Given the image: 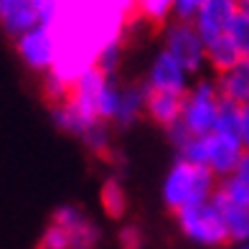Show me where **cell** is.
I'll list each match as a JSON object with an SVG mask.
<instances>
[{
    "mask_svg": "<svg viewBox=\"0 0 249 249\" xmlns=\"http://www.w3.org/2000/svg\"><path fill=\"white\" fill-rule=\"evenodd\" d=\"M219 178L213 176L209 168L203 165H194L176 158V163L168 168V173L163 178V203L173 213L183 211L188 206H196V203L211 201L216 194Z\"/></svg>",
    "mask_w": 249,
    "mask_h": 249,
    "instance_id": "6da1fadb",
    "label": "cell"
},
{
    "mask_svg": "<svg viewBox=\"0 0 249 249\" xmlns=\"http://www.w3.org/2000/svg\"><path fill=\"white\" fill-rule=\"evenodd\" d=\"M178 229L191 244L201 249H224L229 247V231H226L224 211L216 198L188 206L176 213Z\"/></svg>",
    "mask_w": 249,
    "mask_h": 249,
    "instance_id": "7a4b0ae2",
    "label": "cell"
},
{
    "mask_svg": "<svg viewBox=\"0 0 249 249\" xmlns=\"http://www.w3.org/2000/svg\"><path fill=\"white\" fill-rule=\"evenodd\" d=\"M221 107V94L216 79H196L183 94V109H180V124L191 135H209L216 127Z\"/></svg>",
    "mask_w": 249,
    "mask_h": 249,
    "instance_id": "3957f363",
    "label": "cell"
},
{
    "mask_svg": "<svg viewBox=\"0 0 249 249\" xmlns=\"http://www.w3.org/2000/svg\"><path fill=\"white\" fill-rule=\"evenodd\" d=\"M163 49L191 76H196L206 66V43H203V38L198 36V31L191 20L173 18L171 23L163 26Z\"/></svg>",
    "mask_w": 249,
    "mask_h": 249,
    "instance_id": "277c9868",
    "label": "cell"
},
{
    "mask_svg": "<svg viewBox=\"0 0 249 249\" xmlns=\"http://www.w3.org/2000/svg\"><path fill=\"white\" fill-rule=\"evenodd\" d=\"M16 51L20 56V61L31 71L49 74L56 66V59H59V38H56V31L46 23L33 26L23 36L16 38Z\"/></svg>",
    "mask_w": 249,
    "mask_h": 249,
    "instance_id": "5b68a950",
    "label": "cell"
},
{
    "mask_svg": "<svg viewBox=\"0 0 249 249\" xmlns=\"http://www.w3.org/2000/svg\"><path fill=\"white\" fill-rule=\"evenodd\" d=\"M142 84L148 87V92H165V94L183 97L191 87V74L165 49H160L155 53V59L150 61L148 76H145Z\"/></svg>",
    "mask_w": 249,
    "mask_h": 249,
    "instance_id": "8992f818",
    "label": "cell"
},
{
    "mask_svg": "<svg viewBox=\"0 0 249 249\" xmlns=\"http://www.w3.org/2000/svg\"><path fill=\"white\" fill-rule=\"evenodd\" d=\"M242 155H244V148L236 135H226V132H216V130L206 135V163L203 165L219 180L231 176V171L236 168Z\"/></svg>",
    "mask_w": 249,
    "mask_h": 249,
    "instance_id": "52a82bcc",
    "label": "cell"
},
{
    "mask_svg": "<svg viewBox=\"0 0 249 249\" xmlns=\"http://www.w3.org/2000/svg\"><path fill=\"white\" fill-rule=\"evenodd\" d=\"M236 10H239V0H206L191 23L196 26L203 43H209L219 36H226Z\"/></svg>",
    "mask_w": 249,
    "mask_h": 249,
    "instance_id": "ba28073f",
    "label": "cell"
},
{
    "mask_svg": "<svg viewBox=\"0 0 249 249\" xmlns=\"http://www.w3.org/2000/svg\"><path fill=\"white\" fill-rule=\"evenodd\" d=\"M41 23L36 0H0V28L8 36H23L26 31Z\"/></svg>",
    "mask_w": 249,
    "mask_h": 249,
    "instance_id": "9c48e42d",
    "label": "cell"
},
{
    "mask_svg": "<svg viewBox=\"0 0 249 249\" xmlns=\"http://www.w3.org/2000/svg\"><path fill=\"white\" fill-rule=\"evenodd\" d=\"M53 221L61 224L74 239V249H92L97 242V226L89 221L79 209L74 206H64L53 213Z\"/></svg>",
    "mask_w": 249,
    "mask_h": 249,
    "instance_id": "30bf717a",
    "label": "cell"
},
{
    "mask_svg": "<svg viewBox=\"0 0 249 249\" xmlns=\"http://www.w3.org/2000/svg\"><path fill=\"white\" fill-rule=\"evenodd\" d=\"M180 109H183V97L165 94V92H148L145 115H148L155 124H160L163 130L180 122Z\"/></svg>",
    "mask_w": 249,
    "mask_h": 249,
    "instance_id": "8fae6325",
    "label": "cell"
},
{
    "mask_svg": "<svg viewBox=\"0 0 249 249\" xmlns=\"http://www.w3.org/2000/svg\"><path fill=\"white\" fill-rule=\"evenodd\" d=\"M145 102H148V87L145 84H124L120 89V102H117V112H115V124H127L138 122L145 115Z\"/></svg>",
    "mask_w": 249,
    "mask_h": 249,
    "instance_id": "7c38bea8",
    "label": "cell"
},
{
    "mask_svg": "<svg viewBox=\"0 0 249 249\" xmlns=\"http://www.w3.org/2000/svg\"><path fill=\"white\" fill-rule=\"evenodd\" d=\"M216 87H219L221 99L236 102V105H247V99H249V61L244 59L234 69L216 74Z\"/></svg>",
    "mask_w": 249,
    "mask_h": 249,
    "instance_id": "4fadbf2b",
    "label": "cell"
},
{
    "mask_svg": "<svg viewBox=\"0 0 249 249\" xmlns=\"http://www.w3.org/2000/svg\"><path fill=\"white\" fill-rule=\"evenodd\" d=\"M242 61H244V56L239 53V49L234 46V41L229 36H219L206 43V66H211L216 74L229 71Z\"/></svg>",
    "mask_w": 249,
    "mask_h": 249,
    "instance_id": "5bb4252c",
    "label": "cell"
},
{
    "mask_svg": "<svg viewBox=\"0 0 249 249\" xmlns=\"http://www.w3.org/2000/svg\"><path fill=\"white\" fill-rule=\"evenodd\" d=\"M216 198V196H213ZM216 203L224 211V221H226V231H229V244H244L249 242V206H236V203H224L216 198Z\"/></svg>",
    "mask_w": 249,
    "mask_h": 249,
    "instance_id": "9a60e30c",
    "label": "cell"
},
{
    "mask_svg": "<svg viewBox=\"0 0 249 249\" xmlns=\"http://www.w3.org/2000/svg\"><path fill=\"white\" fill-rule=\"evenodd\" d=\"M135 16L145 18L148 23L165 26L176 18V0H138L135 3Z\"/></svg>",
    "mask_w": 249,
    "mask_h": 249,
    "instance_id": "2e32d148",
    "label": "cell"
},
{
    "mask_svg": "<svg viewBox=\"0 0 249 249\" xmlns=\"http://www.w3.org/2000/svg\"><path fill=\"white\" fill-rule=\"evenodd\" d=\"M102 206H105V211L109 213L112 219H120L124 209H127V194H124V188L117 178H109L105 186H102Z\"/></svg>",
    "mask_w": 249,
    "mask_h": 249,
    "instance_id": "e0dca14e",
    "label": "cell"
},
{
    "mask_svg": "<svg viewBox=\"0 0 249 249\" xmlns=\"http://www.w3.org/2000/svg\"><path fill=\"white\" fill-rule=\"evenodd\" d=\"M226 36L234 41V46L239 49V53L244 56V59H249V10L247 8L239 5L236 16L231 18V23H229Z\"/></svg>",
    "mask_w": 249,
    "mask_h": 249,
    "instance_id": "ac0fdd59",
    "label": "cell"
},
{
    "mask_svg": "<svg viewBox=\"0 0 249 249\" xmlns=\"http://www.w3.org/2000/svg\"><path fill=\"white\" fill-rule=\"evenodd\" d=\"M239 122H242V105L229 99H221L219 107V117H216V132H226V135H236L239 138Z\"/></svg>",
    "mask_w": 249,
    "mask_h": 249,
    "instance_id": "d6986e66",
    "label": "cell"
},
{
    "mask_svg": "<svg viewBox=\"0 0 249 249\" xmlns=\"http://www.w3.org/2000/svg\"><path fill=\"white\" fill-rule=\"evenodd\" d=\"M135 3H138V0H97V5L102 10H107L109 16H115L120 20L130 18L135 13Z\"/></svg>",
    "mask_w": 249,
    "mask_h": 249,
    "instance_id": "ffe728a7",
    "label": "cell"
},
{
    "mask_svg": "<svg viewBox=\"0 0 249 249\" xmlns=\"http://www.w3.org/2000/svg\"><path fill=\"white\" fill-rule=\"evenodd\" d=\"M203 3L206 0H176V18L178 20H194Z\"/></svg>",
    "mask_w": 249,
    "mask_h": 249,
    "instance_id": "44dd1931",
    "label": "cell"
},
{
    "mask_svg": "<svg viewBox=\"0 0 249 249\" xmlns=\"http://www.w3.org/2000/svg\"><path fill=\"white\" fill-rule=\"evenodd\" d=\"M120 244L124 249H140L142 247V236H140V231L135 229V226H127V229H122V234H120Z\"/></svg>",
    "mask_w": 249,
    "mask_h": 249,
    "instance_id": "7402d4cb",
    "label": "cell"
},
{
    "mask_svg": "<svg viewBox=\"0 0 249 249\" xmlns=\"http://www.w3.org/2000/svg\"><path fill=\"white\" fill-rule=\"evenodd\" d=\"M231 178H236L239 183L249 186V150H244V155L239 158V163H236V168L231 171Z\"/></svg>",
    "mask_w": 249,
    "mask_h": 249,
    "instance_id": "603a6c76",
    "label": "cell"
},
{
    "mask_svg": "<svg viewBox=\"0 0 249 249\" xmlns=\"http://www.w3.org/2000/svg\"><path fill=\"white\" fill-rule=\"evenodd\" d=\"M239 140L242 148L249 150V105H242V122H239Z\"/></svg>",
    "mask_w": 249,
    "mask_h": 249,
    "instance_id": "cb8c5ba5",
    "label": "cell"
},
{
    "mask_svg": "<svg viewBox=\"0 0 249 249\" xmlns=\"http://www.w3.org/2000/svg\"><path fill=\"white\" fill-rule=\"evenodd\" d=\"M234 249H249V242H244V244H236Z\"/></svg>",
    "mask_w": 249,
    "mask_h": 249,
    "instance_id": "d4e9b609",
    "label": "cell"
},
{
    "mask_svg": "<svg viewBox=\"0 0 249 249\" xmlns=\"http://www.w3.org/2000/svg\"><path fill=\"white\" fill-rule=\"evenodd\" d=\"M239 5H242V8H247V10H249V0H239Z\"/></svg>",
    "mask_w": 249,
    "mask_h": 249,
    "instance_id": "484cf974",
    "label": "cell"
},
{
    "mask_svg": "<svg viewBox=\"0 0 249 249\" xmlns=\"http://www.w3.org/2000/svg\"><path fill=\"white\" fill-rule=\"evenodd\" d=\"M247 105H249V99H247Z\"/></svg>",
    "mask_w": 249,
    "mask_h": 249,
    "instance_id": "4316f807",
    "label": "cell"
},
{
    "mask_svg": "<svg viewBox=\"0 0 249 249\" xmlns=\"http://www.w3.org/2000/svg\"><path fill=\"white\" fill-rule=\"evenodd\" d=\"M247 61H249V59H247Z\"/></svg>",
    "mask_w": 249,
    "mask_h": 249,
    "instance_id": "83f0119b",
    "label": "cell"
}]
</instances>
